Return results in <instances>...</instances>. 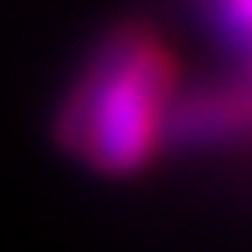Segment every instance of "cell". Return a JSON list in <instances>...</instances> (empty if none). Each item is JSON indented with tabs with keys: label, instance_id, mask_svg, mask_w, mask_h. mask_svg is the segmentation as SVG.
I'll use <instances>...</instances> for the list:
<instances>
[{
	"label": "cell",
	"instance_id": "obj_1",
	"mask_svg": "<svg viewBox=\"0 0 252 252\" xmlns=\"http://www.w3.org/2000/svg\"><path fill=\"white\" fill-rule=\"evenodd\" d=\"M179 92L184 69L170 41L142 23H124L78 69L55 115V138L101 179H133L170 147Z\"/></svg>",
	"mask_w": 252,
	"mask_h": 252
},
{
	"label": "cell",
	"instance_id": "obj_2",
	"mask_svg": "<svg viewBox=\"0 0 252 252\" xmlns=\"http://www.w3.org/2000/svg\"><path fill=\"white\" fill-rule=\"evenodd\" d=\"M248 124V92L243 83H206L197 92H179L170 120V147H220V142H239Z\"/></svg>",
	"mask_w": 252,
	"mask_h": 252
},
{
	"label": "cell",
	"instance_id": "obj_3",
	"mask_svg": "<svg viewBox=\"0 0 252 252\" xmlns=\"http://www.w3.org/2000/svg\"><path fill=\"white\" fill-rule=\"evenodd\" d=\"M206 19L211 32L239 55L248 46V19H252V0H206Z\"/></svg>",
	"mask_w": 252,
	"mask_h": 252
}]
</instances>
